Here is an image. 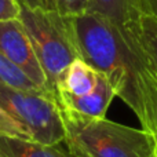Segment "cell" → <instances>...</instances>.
I'll return each instance as SVG.
<instances>
[{
    "mask_svg": "<svg viewBox=\"0 0 157 157\" xmlns=\"http://www.w3.org/2000/svg\"><path fill=\"white\" fill-rule=\"evenodd\" d=\"M99 73L92 69L81 58H77L71 63L55 86V91H63L72 95H87L95 90Z\"/></svg>",
    "mask_w": 157,
    "mask_h": 157,
    "instance_id": "8",
    "label": "cell"
},
{
    "mask_svg": "<svg viewBox=\"0 0 157 157\" xmlns=\"http://www.w3.org/2000/svg\"><path fill=\"white\" fill-rule=\"evenodd\" d=\"M0 155L3 157H75L58 145H43L32 139L0 135Z\"/></svg>",
    "mask_w": 157,
    "mask_h": 157,
    "instance_id": "9",
    "label": "cell"
},
{
    "mask_svg": "<svg viewBox=\"0 0 157 157\" xmlns=\"http://www.w3.org/2000/svg\"><path fill=\"white\" fill-rule=\"evenodd\" d=\"M0 106L29 131L33 141L43 145L65 142V125L54 94L24 91L0 84Z\"/></svg>",
    "mask_w": 157,
    "mask_h": 157,
    "instance_id": "4",
    "label": "cell"
},
{
    "mask_svg": "<svg viewBox=\"0 0 157 157\" xmlns=\"http://www.w3.org/2000/svg\"><path fill=\"white\" fill-rule=\"evenodd\" d=\"M0 157H3V156H2V155H0Z\"/></svg>",
    "mask_w": 157,
    "mask_h": 157,
    "instance_id": "18",
    "label": "cell"
},
{
    "mask_svg": "<svg viewBox=\"0 0 157 157\" xmlns=\"http://www.w3.org/2000/svg\"><path fill=\"white\" fill-rule=\"evenodd\" d=\"M0 84H4L11 88L24 90L32 92H46L36 83H33L19 68H17L7 57L0 51ZM50 94V92H46Z\"/></svg>",
    "mask_w": 157,
    "mask_h": 157,
    "instance_id": "11",
    "label": "cell"
},
{
    "mask_svg": "<svg viewBox=\"0 0 157 157\" xmlns=\"http://www.w3.org/2000/svg\"><path fill=\"white\" fill-rule=\"evenodd\" d=\"M21 6L18 0H0V21L18 19Z\"/></svg>",
    "mask_w": 157,
    "mask_h": 157,
    "instance_id": "14",
    "label": "cell"
},
{
    "mask_svg": "<svg viewBox=\"0 0 157 157\" xmlns=\"http://www.w3.org/2000/svg\"><path fill=\"white\" fill-rule=\"evenodd\" d=\"M80 58L103 75L150 134V119L135 69V52L123 30L92 13L69 17Z\"/></svg>",
    "mask_w": 157,
    "mask_h": 157,
    "instance_id": "1",
    "label": "cell"
},
{
    "mask_svg": "<svg viewBox=\"0 0 157 157\" xmlns=\"http://www.w3.org/2000/svg\"><path fill=\"white\" fill-rule=\"evenodd\" d=\"M139 13L157 19V0H138Z\"/></svg>",
    "mask_w": 157,
    "mask_h": 157,
    "instance_id": "15",
    "label": "cell"
},
{
    "mask_svg": "<svg viewBox=\"0 0 157 157\" xmlns=\"http://www.w3.org/2000/svg\"><path fill=\"white\" fill-rule=\"evenodd\" d=\"M18 3L28 6V7H39L40 6V0H18Z\"/></svg>",
    "mask_w": 157,
    "mask_h": 157,
    "instance_id": "16",
    "label": "cell"
},
{
    "mask_svg": "<svg viewBox=\"0 0 157 157\" xmlns=\"http://www.w3.org/2000/svg\"><path fill=\"white\" fill-rule=\"evenodd\" d=\"M155 157H157V153H156V156H155Z\"/></svg>",
    "mask_w": 157,
    "mask_h": 157,
    "instance_id": "17",
    "label": "cell"
},
{
    "mask_svg": "<svg viewBox=\"0 0 157 157\" xmlns=\"http://www.w3.org/2000/svg\"><path fill=\"white\" fill-rule=\"evenodd\" d=\"M54 95L58 106L63 110L88 119H105L108 108L116 97V92L106 77L99 73L97 87L90 94L77 97L63 91H55Z\"/></svg>",
    "mask_w": 157,
    "mask_h": 157,
    "instance_id": "6",
    "label": "cell"
},
{
    "mask_svg": "<svg viewBox=\"0 0 157 157\" xmlns=\"http://www.w3.org/2000/svg\"><path fill=\"white\" fill-rule=\"evenodd\" d=\"M0 51L41 90L54 94L36 57L29 36L19 19L0 21Z\"/></svg>",
    "mask_w": 157,
    "mask_h": 157,
    "instance_id": "5",
    "label": "cell"
},
{
    "mask_svg": "<svg viewBox=\"0 0 157 157\" xmlns=\"http://www.w3.org/2000/svg\"><path fill=\"white\" fill-rule=\"evenodd\" d=\"M123 29L130 33L142 61L157 78V19L141 14L134 24Z\"/></svg>",
    "mask_w": 157,
    "mask_h": 157,
    "instance_id": "7",
    "label": "cell"
},
{
    "mask_svg": "<svg viewBox=\"0 0 157 157\" xmlns=\"http://www.w3.org/2000/svg\"><path fill=\"white\" fill-rule=\"evenodd\" d=\"M21 6L19 21L24 25L48 86H55L75 59L80 58L72 30L71 18L41 7Z\"/></svg>",
    "mask_w": 157,
    "mask_h": 157,
    "instance_id": "3",
    "label": "cell"
},
{
    "mask_svg": "<svg viewBox=\"0 0 157 157\" xmlns=\"http://www.w3.org/2000/svg\"><path fill=\"white\" fill-rule=\"evenodd\" d=\"M0 135L32 139L29 131H28L22 124H19L15 119H13L2 106H0Z\"/></svg>",
    "mask_w": 157,
    "mask_h": 157,
    "instance_id": "13",
    "label": "cell"
},
{
    "mask_svg": "<svg viewBox=\"0 0 157 157\" xmlns=\"http://www.w3.org/2000/svg\"><path fill=\"white\" fill-rule=\"evenodd\" d=\"M65 144L75 157H155L156 138L144 128L106 119H88L61 109Z\"/></svg>",
    "mask_w": 157,
    "mask_h": 157,
    "instance_id": "2",
    "label": "cell"
},
{
    "mask_svg": "<svg viewBox=\"0 0 157 157\" xmlns=\"http://www.w3.org/2000/svg\"><path fill=\"white\" fill-rule=\"evenodd\" d=\"M87 13L105 17L120 29L134 24L141 15L138 0H88Z\"/></svg>",
    "mask_w": 157,
    "mask_h": 157,
    "instance_id": "10",
    "label": "cell"
},
{
    "mask_svg": "<svg viewBox=\"0 0 157 157\" xmlns=\"http://www.w3.org/2000/svg\"><path fill=\"white\" fill-rule=\"evenodd\" d=\"M39 7L47 11H55L66 17H75L87 13L88 0H40Z\"/></svg>",
    "mask_w": 157,
    "mask_h": 157,
    "instance_id": "12",
    "label": "cell"
}]
</instances>
